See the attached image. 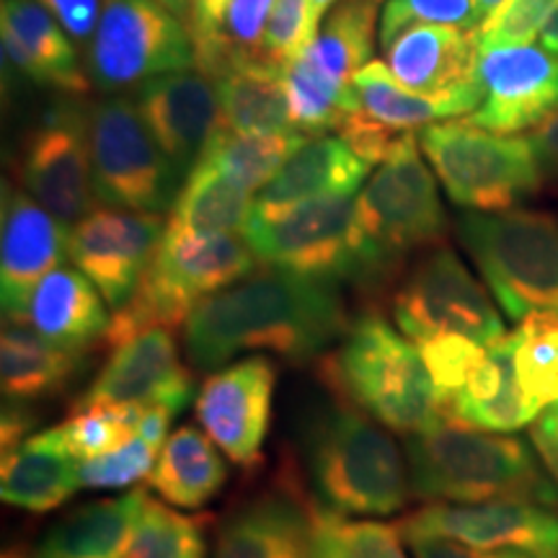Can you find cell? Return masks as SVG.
I'll use <instances>...</instances> for the list:
<instances>
[{
    "mask_svg": "<svg viewBox=\"0 0 558 558\" xmlns=\"http://www.w3.org/2000/svg\"><path fill=\"white\" fill-rule=\"evenodd\" d=\"M318 24L311 0H275L264 34L262 60L284 73L316 41Z\"/></svg>",
    "mask_w": 558,
    "mask_h": 558,
    "instance_id": "ee69618b",
    "label": "cell"
},
{
    "mask_svg": "<svg viewBox=\"0 0 558 558\" xmlns=\"http://www.w3.org/2000/svg\"><path fill=\"white\" fill-rule=\"evenodd\" d=\"M445 416L463 427L488 432H518L538 418L520 386L514 331L486 344L484 360L465 388L445 407Z\"/></svg>",
    "mask_w": 558,
    "mask_h": 558,
    "instance_id": "7402d4cb",
    "label": "cell"
},
{
    "mask_svg": "<svg viewBox=\"0 0 558 558\" xmlns=\"http://www.w3.org/2000/svg\"><path fill=\"white\" fill-rule=\"evenodd\" d=\"M284 86L290 96L292 128L308 135H320L326 130H339L352 111H357L352 86H337L313 65L308 54H300L284 70Z\"/></svg>",
    "mask_w": 558,
    "mask_h": 558,
    "instance_id": "d590c367",
    "label": "cell"
},
{
    "mask_svg": "<svg viewBox=\"0 0 558 558\" xmlns=\"http://www.w3.org/2000/svg\"><path fill=\"white\" fill-rule=\"evenodd\" d=\"M88 68L101 90L184 73L194 68L190 26L158 0H107Z\"/></svg>",
    "mask_w": 558,
    "mask_h": 558,
    "instance_id": "30bf717a",
    "label": "cell"
},
{
    "mask_svg": "<svg viewBox=\"0 0 558 558\" xmlns=\"http://www.w3.org/2000/svg\"><path fill=\"white\" fill-rule=\"evenodd\" d=\"M476 3H478V9H481V11H484V16L488 19V16H492V13H494V11H497V9H499V5H501V3H507V0H476Z\"/></svg>",
    "mask_w": 558,
    "mask_h": 558,
    "instance_id": "6f0895ef",
    "label": "cell"
},
{
    "mask_svg": "<svg viewBox=\"0 0 558 558\" xmlns=\"http://www.w3.org/2000/svg\"><path fill=\"white\" fill-rule=\"evenodd\" d=\"M34 424H37V416H32L29 403L11 401V407L5 403L3 424H0V445H3V452H11L19 445H24L32 435Z\"/></svg>",
    "mask_w": 558,
    "mask_h": 558,
    "instance_id": "816d5d0a",
    "label": "cell"
},
{
    "mask_svg": "<svg viewBox=\"0 0 558 558\" xmlns=\"http://www.w3.org/2000/svg\"><path fill=\"white\" fill-rule=\"evenodd\" d=\"M380 3L383 0H341L305 52L337 86H352V75L373 62V32Z\"/></svg>",
    "mask_w": 558,
    "mask_h": 558,
    "instance_id": "e575fe53",
    "label": "cell"
},
{
    "mask_svg": "<svg viewBox=\"0 0 558 558\" xmlns=\"http://www.w3.org/2000/svg\"><path fill=\"white\" fill-rule=\"evenodd\" d=\"M399 329L414 341L460 333L478 344L505 337V320L456 251L439 248L424 259L393 300Z\"/></svg>",
    "mask_w": 558,
    "mask_h": 558,
    "instance_id": "8fae6325",
    "label": "cell"
},
{
    "mask_svg": "<svg viewBox=\"0 0 558 558\" xmlns=\"http://www.w3.org/2000/svg\"><path fill=\"white\" fill-rule=\"evenodd\" d=\"M68 239L65 226L50 209L32 194L5 186L0 222V298L5 320L19 324L32 290L65 259Z\"/></svg>",
    "mask_w": 558,
    "mask_h": 558,
    "instance_id": "d6986e66",
    "label": "cell"
},
{
    "mask_svg": "<svg viewBox=\"0 0 558 558\" xmlns=\"http://www.w3.org/2000/svg\"><path fill=\"white\" fill-rule=\"evenodd\" d=\"M0 24L9 26L37 60L41 86L62 88L68 94H86L90 88V81L75 60L73 47L50 11L41 9L34 0H3Z\"/></svg>",
    "mask_w": 558,
    "mask_h": 558,
    "instance_id": "836d02e7",
    "label": "cell"
},
{
    "mask_svg": "<svg viewBox=\"0 0 558 558\" xmlns=\"http://www.w3.org/2000/svg\"><path fill=\"white\" fill-rule=\"evenodd\" d=\"M357 275L378 279L409 251L442 239L445 209L437 184L418 158L414 132L393 140L386 160L354 202Z\"/></svg>",
    "mask_w": 558,
    "mask_h": 558,
    "instance_id": "5b68a950",
    "label": "cell"
},
{
    "mask_svg": "<svg viewBox=\"0 0 558 558\" xmlns=\"http://www.w3.org/2000/svg\"><path fill=\"white\" fill-rule=\"evenodd\" d=\"M311 3H313V13H316V19L320 21V16H324V13L333 5V0H311Z\"/></svg>",
    "mask_w": 558,
    "mask_h": 558,
    "instance_id": "680465c9",
    "label": "cell"
},
{
    "mask_svg": "<svg viewBox=\"0 0 558 558\" xmlns=\"http://www.w3.org/2000/svg\"><path fill=\"white\" fill-rule=\"evenodd\" d=\"M19 324L52 344L83 352L90 341L107 333L109 318L96 284L78 269L58 267L32 290Z\"/></svg>",
    "mask_w": 558,
    "mask_h": 558,
    "instance_id": "484cf974",
    "label": "cell"
},
{
    "mask_svg": "<svg viewBox=\"0 0 558 558\" xmlns=\"http://www.w3.org/2000/svg\"><path fill=\"white\" fill-rule=\"evenodd\" d=\"M275 383L277 369L267 357H248L209 375L199 388L202 429L241 469H251L262 458Z\"/></svg>",
    "mask_w": 558,
    "mask_h": 558,
    "instance_id": "2e32d148",
    "label": "cell"
},
{
    "mask_svg": "<svg viewBox=\"0 0 558 558\" xmlns=\"http://www.w3.org/2000/svg\"><path fill=\"white\" fill-rule=\"evenodd\" d=\"M145 403H122V407H94L73 411L58 427L47 429V437L75 460H90L104 452L122 448L137 435Z\"/></svg>",
    "mask_w": 558,
    "mask_h": 558,
    "instance_id": "8d00e7d4",
    "label": "cell"
},
{
    "mask_svg": "<svg viewBox=\"0 0 558 558\" xmlns=\"http://www.w3.org/2000/svg\"><path fill=\"white\" fill-rule=\"evenodd\" d=\"M533 445L541 452L543 463L554 473L558 469V401L543 411L533 424Z\"/></svg>",
    "mask_w": 558,
    "mask_h": 558,
    "instance_id": "f5cc1de1",
    "label": "cell"
},
{
    "mask_svg": "<svg viewBox=\"0 0 558 558\" xmlns=\"http://www.w3.org/2000/svg\"><path fill=\"white\" fill-rule=\"evenodd\" d=\"M124 558H207L205 520L145 499Z\"/></svg>",
    "mask_w": 558,
    "mask_h": 558,
    "instance_id": "ab89813d",
    "label": "cell"
},
{
    "mask_svg": "<svg viewBox=\"0 0 558 558\" xmlns=\"http://www.w3.org/2000/svg\"><path fill=\"white\" fill-rule=\"evenodd\" d=\"M409 484L418 499L448 505L533 501L556 505L558 492L520 437L442 422L409 437Z\"/></svg>",
    "mask_w": 558,
    "mask_h": 558,
    "instance_id": "7a4b0ae2",
    "label": "cell"
},
{
    "mask_svg": "<svg viewBox=\"0 0 558 558\" xmlns=\"http://www.w3.org/2000/svg\"><path fill=\"white\" fill-rule=\"evenodd\" d=\"M518 337V375L538 416L558 401V316L533 313L522 318Z\"/></svg>",
    "mask_w": 558,
    "mask_h": 558,
    "instance_id": "60d3db41",
    "label": "cell"
},
{
    "mask_svg": "<svg viewBox=\"0 0 558 558\" xmlns=\"http://www.w3.org/2000/svg\"><path fill=\"white\" fill-rule=\"evenodd\" d=\"M254 267V248L235 233L202 235L166 226L135 292L109 318L104 341L114 349L143 331L177 329L202 300L248 277Z\"/></svg>",
    "mask_w": 558,
    "mask_h": 558,
    "instance_id": "3957f363",
    "label": "cell"
},
{
    "mask_svg": "<svg viewBox=\"0 0 558 558\" xmlns=\"http://www.w3.org/2000/svg\"><path fill=\"white\" fill-rule=\"evenodd\" d=\"M369 416L337 409L311 437V478L320 507L337 514H393L409 494L401 450Z\"/></svg>",
    "mask_w": 558,
    "mask_h": 558,
    "instance_id": "52a82bcc",
    "label": "cell"
},
{
    "mask_svg": "<svg viewBox=\"0 0 558 558\" xmlns=\"http://www.w3.org/2000/svg\"><path fill=\"white\" fill-rule=\"evenodd\" d=\"M135 107L160 150L184 177L220 128L218 86L202 73H169L137 88Z\"/></svg>",
    "mask_w": 558,
    "mask_h": 558,
    "instance_id": "ffe728a7",
    "label": "cell"
},
{
    "mask_svg": "<svg viewBox=\"0 0 558 558\" xmlns=\"http://www.w3.org/2000/svg\"><path fill=\"white\" fill-rule=\"evenodd\" d=\"M220 96L222 128L241 135L290 132L292 111L284 73L267 62H248L215 81Z\"/></svg>",
    "mask_w": 558,
    "mask_h": 558,
    "instance_id": "4dcf8cb0",
    "label": "cell"
},
{
    "mask_svg": "<svg viewBox=\"0 0 558 558\" xmlns=\"http://www.w3.org/2000/svg\"><path fill=\"white\" fill-rule=\"evenodd\" d=\"M399 527L373 520H347L331 509H311L313 558H407Z\"/></svg>",
    "mask_w": 558,
    "mask_h": 558,
    "instance_id": "74e56055",
    "label": "cell"
},
{
    "mask_svg": "<svg viewBox=\"0 0 558 558\" xmlns=\"http://www.w3.org/2000/svg\"><path fill=\"white\" fill-rule=\"evenodd\" d=\"M416 347L429 369V378L435 383L442 409L465 388L473 369L478 367V362L486 354L484 344L469 337H460V333H439V337L416 341Z\"/></svg>",
    "mask_w": 558,
    "mask_h": 558,
    "instance_id": "7bdbcfd3",
    "label": "cell"
},
{
    "mask_svg": "<svg viewBox=\"0 0 558 558\" xmlns=\"http://www.w3.org/2000/svg\"><path fill=\"white\" fill-rule=\"evenodd\" d=\"M192 375L181 367L171 329H150L111 349V357L75 409L145 403L179 414L192 399Z\"/></svg>",
    "mask_w": 558,
    "mask_h": 558,
    "instance_id": "ac0fdd59",
    "label": "cell"
},
{
    "mask_svg": "<svg viewBox=\"0 0 558 558\" xmlns=\"http://www.w3.org/2000/svg\"><path fill=\"white\" fill-rule=\"evenodd\" d=\"M473 32L442 24H416L388 47L393 78L416 94H442L476 75Z\"/></svg>",
    "mask_w": 558,
    "mask_h": 558,
    "instance_id": "d4e9b609",
    "label": "cell"
},
{
    "mask_svg": "<svg viewBox=\"0 0 558 558\" xmlns=\"http://www.w3.org/2000/svg\"><path fill=\"white\" fill-rule=\"evenodd\" d=\"M88 122L96 199L137 213L173 207L181 171L153 140L135 104L107 99L90 109Z\"/></svg>",
    "mask_w": 558,
    "mask_h": 558,
    "instance_id": "9c48e42d",
    "label": "cell"
},
{
    "mask_svg": "<svg viewBox=\"0 0 558 558\" xmlns=\"http://www.w3.org/2000/svg\"><path fill=\"white\" fill-rule=\"evenodd\" d=\"M163 230L158 213L99 207L70 230L68 254L111 308H120L156 256Z\"/></svg>",
    "mask_w": 558,
    "mask_h": 558,
    "instance_id": "5bb4252c",
    "label": "cell"
},
{
    "mask_svg": "<svg viewBox=\"0 0 558 558\" xmlns=\"http://www.w3.org/2000/svg\"><path fill=\"white\" fill-rule=\"evenodd\" d=\"M324 378L362 414L401 435L448 422L418 347L378 316L362 318L347 333Z\"/></svg>",
    "mask_w": 558,
    "mask_h": 558,
    "instance_id": "277c9868",
    "label": "cell"
},
{
    "mask_svg": "<svg viewBox=\"0 0 558 558\" xmlns=\"http://www.w3.org/2000/svg\"><path fill=\"white\" fill-rule=\"evenodd\" d=\"M19 177L26 192L62 226H75L94 205L90 122L73 104L60 101L41 117L24 145Z\"/></svg>",
    "mask_w": 558,
    "mask_h": 558,
    "instance_id": "4fadbf2b",
    "label": "cell"
},
{
    "mask_svg": "<svg viewBox=\"0 0 558 558\" xmlns=\"http://www.w3.org/2000/svg\"><path fill=\"white\" fill-rule=\"evenodd\" d=\"M230 9V0H190V16H186V26H190L194 58L209 50L218 34L226 24Z\"/></svg>",
    "mask_w": 558,
    "mask_h": 558,
    "instance_id": "f907efd6",
    "label": "cell"
},
{
    "mask_svg": "<svg viewBox=\"0 0 558 558\" xmlns=\"http://www.w3.org/2000/svg\"><path fill=\"white\" fill-rule=\"evenodd\" d=\"M145 499V488H132L88 501L54 522L32 548L11 550L5 558H124Z\"/></svg>",
    "mask_w": 558,
    "mask_h": 558,
    "instance_id": "603a6c76",
    "label": "cell"
},
{
    "mask_svg": "<svg viewBox=\"0 0 558 558\" xmlns=\"http://www.w3.org/2000/svg\"><path fill=\"white\" fill-rule=\"evenodd\" d=\"M158 3H163L166 9H169L171 13H177L179 19L190 16V0H158Z\"/></svg>",
    "mask_w": 558,
    "mask_h": 558,
    "instance_id": "9f6ffc18",
    "label": "cell"
},
{
    "mask_svg": "<svg viewBox=\"0 0 558 558\" xmlns=\"http://www.w3.org/2000/svg\"><path fill=\"white\" fill-rule=\"evenodd\" d=\"M341 331L344 305L326 279L271 267L202 300L184 339L194 365L209 369L251 349L303 362Z\"/></svg>",
    "mask_w": 558,
    "mask_h": 558,
    "instance_id": "6da1fadb",
    "label": "cell"
},
{
    "mask_svg": "<svg viewBox=\"0 0 558 558\" xmlns=\"http://www.w3.org/2000/svg\"><path fill=\"white\" fill-rule=\"evenodd\" d=\"M158 448L148 439L132 437L122 448L104 452L81 463V486L86 488H124L150 476L156 465Z\"/></svg>",
    "mask_w": 558,
    "mask_h": 558,
    "instance_id": "bcb514c9",
    "label": "cell"
},
{
    "mask_svg": "<svg viewBox=\"0 0 558 558\" xmlns=\"http://www.w3.org/2000/svg\"><path fill=\"white\" fill-rule=\"evenodd\" d=\"M460 241L509 318L558 316V220L533 209L469 213Z\"/></svg>",
    "mask_w": 558,
    "mask_h": 558,
    "instance_id": "8992f818",
    "label": "cell"
},
{
    "mask_svg": "<svg viewBox=\"0 0 558 558\" xmlns=\"http://www.w3.org/2000/svg\"><path fill=\"white\" fill-rule=\"evenodd\" d=\"M305 143L308 140L298 130L275 132V135H241V132L222 128L220 122L215 135L207 140L197 163L213 166L256 192L264 190Z\"/></svg>",
    "mask_w": 558,
    "mask_h": 558,
    "instance_id": "d6a6232c",
    "label": "cell"
},
{
    "mask_svg": "<svg viewBox=\"0 0 558 558\" xmlns=\"http://www.w3.org/2000/svg\"><path fill=\"white\" fill-rule=\"evenodd\" d=\"M339 135L349 148L354 150V156L365 160L367 166L383 163L388 156L390 145H393V130L383 128L375 120L362 114V111H352L344 122H341Z\"/></svg>",
    "mask_w": 558,
    "mask_h": 558,
    "instance_id": "7dc6e473",
    "label": "cell"
},
{
    "mask_svg": "<svg viewBox=\"0 0 558 558\" xmlns=\"http://www.w3.org/2000/svg\"><path fill=\"white\" fill-rule=\"evenodd\" d=\"M254 192L207 163H194L190 179L173 202L169 226L186 233H233L248 226Z\"/></svg>",
    "mask_w": 558,
    "mask_h": 558,
    "instance_id": "1f68e13d",
    "label": "cell"
},
{
    "mask_svg": "<svg viewBox=\"0 0 558 558\" xmlns=\"http://www.w3.org/2000/svg\"><path fill=\"white\" fill-rule=\"evenodd\" d=\"M243 239L256 259L313 279L357 275V226L352 194L305 202L267 226H248Z\"/></svg>",
    "mask_w": 558,
    "mask_h": 558,
    "instance_id": "7c38bea8",
    "label": "cell"
},
{
    "mask_svg": "<svg viewBox=\"0 0 558 558\" xmlns=\"http://www.w3.org/2000/svg\"><path fill=\"white\" fill-rule=\"evenodd\" d=\"M81 488V460L58 448L47 432L32 435L16 450L3 452L0 494L26 512H52Z\"/></svg>",
    "mask_w": 558,
    "mask_h": 558,
    "instance_id": "4316f807",
    "label": "cell"
},
{
    "mask_svg": "<svg viewBox=\"0 0 558 558\" xmlns=\"http://www.w3.org/2000/svg\"><path fill=\"white\" fill-rule=\"evenodd\" d=\"M215 558H313L311 509L267 497L222 527Z\"/></svg>",
    "mask_w": 558,
    "mask_h": 558,
    "instance_id": "f1b7e54d",
    "label": "cell"
},
{
    "mask_svg": "<svg viewBox=\"0 0 558 558\" xmlns=\"http://www.w3.org/2000/svg\"><path fill=\"white\" fill-rule=\"evenodd\" d=\"M414 550V558H558L546 554H533V550H484L463 546V543L450 538H437V535H409L403 538Z\"/></svg>",
    "mask_w": 558,
    "mask_h": 558,
    "instance_id": "c3c4849f",
    "label": "cell"
},
{
    "mask_svg": "<svg viewBox=\"0 0 558 558\" xmlns=\"http://www.w3.org/2000/svg\"><path fill=\"white\" fill-rule=\"evenodd\" d=\"M403 538L437 535L484 550H533L558 556V518L533 501L429 505L399 522Z\"/></svg>",
    "mask_w": 558,
    "mask_h": 558,
    "instance_id": "e0dca14e",
    "label": "cell"
},
{
    "mask_svg": "<svg viewBox=\"0 0 558 558\" xmlns=\"http://www.w3.org/2000/svg\"><path fill=\"white\" fill-rule=\"evenodd\" d=\"M60 21L62 29L78 41H86L90 32L99 29L101 3L99 0H34Z\"/></svg>",
    "mask_w": 558,
    "mask_h": 558,
    "instance_id": "681fc988",
    "label": "cell"
},
{
    "mask_svg": "<svg viewBox=\"0 0 558 558\" xmlns=\"http://www.w3.org/2000/svg\"><path fill=\"white\" fill-rule=\"evenodd\" d=\"M275 9V0H230L226 24L218 39L209 45V50L194 58V68L202 75L218 81L228 70L248 65V62H264V34Z\"/></svg>",
    "mask_w": 558,
    "mask_h": 558,
    "instance_id": "f35d334b",
    "label": "cell"
},
{
    "mask_svg": "<svg viewBox=\"0 0 558 558\" xmlns=\"http://www.w3.org/2000/svg\"><path fill=\"white\" fill-rule=\"evenodd\" d=\"M476 81L484 101L473 111L476 128L499 135L543 124L558 109V58L535 45L478 50Z\"/></svg>",
    "mask_w": 558,
    "mask_h": 558,
    "instance_id": "9a60e30c",
    "label": "cell"
},
{
    "mask_svg": "<svg viewBox=\"0 0 558 558\" xmlns=\"http://www.w3.org/2000/svg\"><path fill=\"white\" fill-rule=\"evenodd\" d=\"M369 169L373 166L354 156V150L341 137L308 140L256 194L248 226H267L305 202L333 197V194H354Z\"/></svg>",
    "mask_w": 558,
    "mask_h": 558,
    "instance_id": "44dd1931",
    "label": "cell"
},
{
    "mask_svg": "<svg viewBox=\"0 0 558 558\" xmlns=\"http://www.w3.org/2000/svg\"><path fill=\"white\" fill-rule=\"evenodd\" d=\"M484 19L476 0H388L380 19V45L388 50L416 24H442L476 32Z\"/></svg>",
    "mask_w": 558,
    "mask_h": 558,
    "instance_id": "b9f144b4",
    "label": "cell"
},
{
    "mask_svg": "<svg viewBox=\"0 0 558 558\" xmlns=\"http://www.w3.org/2000/svg\"><path fill=\"white\" fill-rule=\"evenodd\" d=\"M418 145L460 207L505 213L538 192L543 169L530 137L499 135L473 122L432 124Z\"/></svg>",
    "mask_w": 558,
    "mask_h": 558,
    "instance_id": "ba28073f",
    "label": "cell"
},
{
    "mask_svg": "<svg viewBox=\"0 0 558 558\" xmlns=\"http://www.w3.org/2000/svg\"><path fill=\"white\" fill-rule=\"evenodd\" d=\"M541 47L558 58V9L550 13V19L546 21V24H543Z\"/></svg>",
    "mask_w": 558,
    "mask_h": 558,
    "instance_id": "11a10c76",
    "label": "cell"
},
{
    "mask_svg": "<svg viewBox=\"0 0 558 558\" xmlns=\"http://www.w3.org/2000/svg\"><path fill=\"white\" fill-rule=\"evenodd\" d=\"M352 90L357 111L388 130H411L435 120L460 117L476 111L484 101V88L473 75L442 94H416L393 78L388 65L373 60L352 75Z\"/></svg>",
    "mask_w": 558,
    "mask_h": 558,
    "instance_id": "cb8c5ba5",
    "label": "cell"
},
{
    "mask_svg": "<svg viewBox=\"0 0 558 558\" xmlns=\"http://www.w3.org/2000/svg\"><path fill=\"white\" fill-rule=\"evenodd\" d=\"M556 9L558 0H507L473 32L478 50L530 45Z\"/></svg>",
    "mask_w": 558,
    "mask_h": 558,
    "instance_id": "f6af8a7d",
    "label": "cell"
},
{
    "mask_svg": "<svg viewBox=\"0 0 558 558\" xmlns=\"http://www.w3.org/2000/svg\"><path fill=\"white\" fill-rule=\"evenodd\" d=\"M530 143H533L543 173H548V177H558V109L548 117L546 122L538 124V130H535V135L530 137Z\"/></svg>",
    "mask_w": 558,
    "mask_h": 558,
    "instance_id": "db71d44e",
    "label": "cell"
},
{
    "mask_svg": "<svg viewBox=\"0 0 558 558\" xmlns=\"http://www.w3.org/2000/svg\"><path fill=\"white\" fill-rule=\"evenodd\" d=\"M226 478V460L218 456L207 432L186 424L163 442L148 486L166 505L199 509L218 497Z\"/></svg>",
    "mask_w": 558,
    "mask_h": 558,
    "instance_id": "83f0119b",
    "label": "cell"
},
{
    "mask_svg": "<svg viewBox=\"0 0 558 558\" xmlns=\"http://www.w3.org/2000/svg\"><path fill=\"white\" fill-rule=\"evenodd\" d=\"M78 367V349L58 347L29 326L5 320L0 341V383L5 401L32 403L60 393Z\"/></svg>",
    "mask_w": 558,
    "mask_h": 558,
    "instance_id": "f546056e",
    "label": "cell"
}]
</instances>
